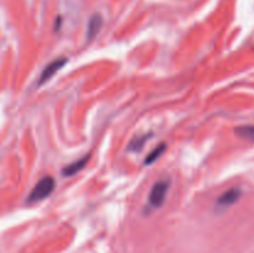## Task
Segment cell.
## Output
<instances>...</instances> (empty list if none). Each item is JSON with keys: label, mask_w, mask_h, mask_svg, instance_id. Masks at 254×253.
Instances as JSON below:
<instances>
[{"label": "cell", "mask_w": 254, "mask_h": 253, "mask_svg": "<svg viewBox=\"0 0 254 253\" xmlns=\"http://www.w3.org/2000/svg\"><path fill=\"white\" fill-rule=\"evenodd\" d=\"M55 186H56V183H55L54 178H51V176L42 178L30 192L29 197H27V203H36L47 198L54 192Z\"/></svg>", "instance_id": "obj_1"}, {"label": "cell", "mask_w": 254, "mask_h": 253, "mask_svg": "<svg viewBox=\"0 0 254 253\" xmlns=\"http://www.w3.org/2000/svg\"><path fill=\"white\" fill-rule=\"evenodd\" d=\"M169 188H170V181L169 180H160L154 184L150 193H149L148 205L153 208H159L163 206L165 201L166 195H168Z\"/></svg>", "instance_id": "obj_2"}, {"label": "cell", "mask_w": 254, "mask_h": 253, "mask_svg": "<svg viewBox=\"0 0 254 253\" xmlns=\"http://www.w3.org/2000/svg\"><path fill=\"white\" fill-rule=\"evenodd\" d=\"M67 61H68V60H67L66 57H57L56 60H54V61L50 62L49 64H46L44 71L40 74L39 86H42V84H45L46 82H49L50 79H51L52 77H54L55 74L67 63Z\"/></svg>", "instance_id": "obj_3"}, {"label": "cell", "mask_w": 254, "mask_h": 253, "mask_svg": "<svg viewBox=\"0 0 254 253\" xmlns=\"http://www.w3.org/2000/svg\"><path fill=\"white\" fill-rule=\"evenodd\" d=\"M241 195H242V191H241L240 188L228 189L227 191H225V192L218 197L216 205H217L218 208H228L232 205H235V203L240 200Z\"/></svg>", "instance_id": "obj_4"}, {"label": "cell", "mask_w": 254, "mask_h": 253, "mask_svg": "<svg viewBox=\"0 0 254 253\" xmlns=\"http://www.w3.org/2000/svg\"><path fill=\"white\" fill-rule=\"evenodd\" d=\"M89 159H91V155H84L83 158L78 159V160L73 161V163L68 164V165L64 166V169L62 170V175L64 176H73L76 175L77 173H79V171L83 170L84 168L87 166V164H88Z\"/></svg>", "instance_id": "obj_5"}, {"label": "cell", "mask_w": 254, "mask_h": 253, "mask_svg": "<svg viewBox=\"0 0 254 253\" xmlns=\"http://www.w3.org/2000/svg\"><path fill=\"white\" fill-rule=\"evenodd\" d=\"M102 25H103V17L101 14H94L92 15V17L88 21V26H87V37H88V41H92L97 35L99 34L102 29Z\"/></svg>", "instance_id": "obj_6"}, {"label": "cell", "mask_w": 254, "mask_h": 253, "mask_svg": "<svg viewBox=\"0 0 254 253\" xmlns=\"http://www.w3.org/2000/svg\"><path fill=\"white\" fill-rule=\"evenodd\" d=\"M235 133L240 138L248 139V140L254 141V126H241L235 129Z\"/></svg>", "instance_id": "obj_7"}, {"label": "cell", "mask_w": 254, "mask_h": 253, "mask_svg": "<svg viewBox=\"0 0 254 253\" xmlns=\"http://www.w3.org/2000/svg\"><path fill=\"white\" fill-rule=\"evenodd\" d=\"M165 150H166V144L165 143L159 144V145L156 146V148L154 149V150L151 151V153L149 154L148 156H146V159H145V161H144V163H145L146 165H150V164H153L154 161L158 160V159L160 158L161 155H163L164 151H165Z\"/></svg>", "instance_id": "obj_8"}, {"label": "cell", "mask_w": 254, "mask_h": 253, "mask_svg": "<svg viewBox=\"0 0 254 253\" xmlns=\"http://www.w3.org/2000/svg\"><path fill=\"white\" fill-rule=\"evenodd\" d=\"M150 138V135H143V136H136L135 139L130 141L129 144V150H133V151H139L143 149L144 144L145 141H148V139Z\"/></svg>", "instance_id": "obj_9"}]
</instances>
